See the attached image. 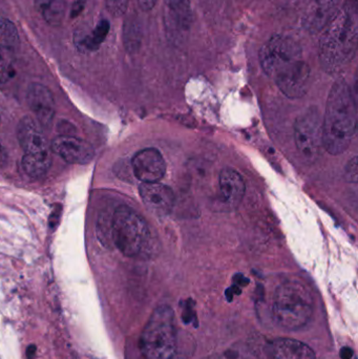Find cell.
I'll use <instances>...</instances> for the list:
<instances>
[{
  "mask_svg": "<svg viewBox=\"0 0 358 359\" xmlns=\"http://www.w3.org/2000/svg\"><path fill=\"white\" fill-rule=\"evenodd\" d=\"M130 0H104L105 6L113 17L123 16L128 8Z\"/></svg>",
  "mask_w": 358,
  "mask_h": 359,
  "instance_id": "22",
  "label": "cell"
},
{
  "mask_svg": "<svg viewBox=\"0 0 358 359\" xmlns=\"http://www.w3.org/2000/svg\"><path fill=\"white\" fill-rule=\"evenodd\" d=\"M158 0H138L139 6L143 12H151L155 8Z\"/></svg>",
  "mask_w": 358,
  "mask_h": 359,
  "instance_id": "26",
  "label": "cell"
},
{
  "mask_svg": "<svg viewBox=\"0 0 358 359\" xmlns=\"http://www.w3.org/2000/svg\"><path fill=\"white\" fill-rule=\"evenodd\" d=\"M0 46L8 52H16L20 46L18 29L8 18H0Z\"/></svg>",
  "mask_w": 358,
  "mask_h": 359,
  "instance_id": "19",
  "label": "cell"
},
{
  "mask_svg": "<svg viewBox=\"0 0 358 359\" xmlns=\"http://www.w3.org/2000/svg\"><path fill=\"white\" fill-rule=\"evenodd\" d=\"M50 151L71 164H86L92 161L95 151L88 141L73 136H59L53 140Z\"/></svg>",
  "mask_w": 358,
  "mask_h": 359,
  "instance_id": "11",
  "label": "cell"
},
{
  "mask_svg": "<svg viewBox=\"0 0 358 359\" xmlns=\"http://www.w3.org/2000/svg\"><path fill=\"white\" fill-rule=\"evenodd\" d=\"M357 109L350 86L340 79L332 86L323 119V147L331 155L347 151L357 133Z\"/></svg>",
  "mask_w": 358,
  "mask_h": 359,
  "instance_id": "3",
  "label": "cell"
},
{
  "mask_svg": "<svg viewBox=\"0 0 358 359\" xmlns=\"http://www.w3.org/2000/svg\"><path fill=\"white\" fill-rule=\"evenodd\" d=\"M319 38L322 69L330 75L340 73L354 58L357 48V17L354 8L346 4L324 27Z\"/></svg>",
  "mask_w": 358,
  "mask_h": 359,
  "instance_id": "2",
  "label": "cell"
},
{
  "mask_svg": "<svg viewBox=\"0 0 358 359\" xmlns=\"http://www.w3.org/2000/svg\"><path fill=\"white\" fill-rule=\"evenodd\" d=\"M17 138L25 157L36 159H52L50 147L35 120L27 116L19 121Z\"/></svg>",
  "mask_w": 358,
  "mask_h": 359,
  "instance_id": "8",
  "label": "cell"
},
{
  "mask_svg": "<svg viewBox=\"0 0 358 359\" xmlns=\"http://www.w3.org/2000/svg\"><path fill=\"white\" fill-rule=\"evenodd\" d=\"M141 198L149 211L158 217L170 215L174 208V194L170 186L157 183H142L140 185Z\"/></svg>",
  "mask_w": 358,
  "mask_h": 359,
  "instance_id": "12",
  "label": "cell"
},
{
  "mask_svg": "<svg viewBox=\"0 0 358 359\" xmlns=\"http://www.w3.org/2000/svg\"><path fill=\"white\" fill-rule=\"evenodd\" d=\"M6 162H8V154H6V149L0 143V168L6 165Z\"/></svg>",
  "mask_w": 358,
  "mask_h": 359,
  "instance_id": "27",
  "label": "cell"
},
{
  "mask_svg": "<svg viewBox=\"0 0 358 359\" xmlns=\"http://www.w3.org/2000/svg\"><path fill=\"white\" fill-rule=\"evenodd\" d=\"M111 236L116 247L126 257L140 255L151 241L146 221L132 207L121 205L111 219Z\"/></svg>",
  "mask_w": 358,
  "mask_h": 359,
  "instance_id": "6",
  "label": "cell"
},
{
  "mask_svg": "<svg viewBox=\"0 0 358 359\" xmlns=\"http://www.w3.org/2000/svg\"><path fill=\"white\" fill-rule=\"evenodd\" d=\"M86 0H76L71 6V11H69V16L71 18H76L81 14L82 11L85 8Z\"/></svg>",
  "mask_w": 358,
  "mask_h": 359,
  "instance_id": "25",
  "label": "cell"
},
{
  "mask_svg": "<svg viewBox=\"0 0 358 359\" xmlns=\"http://www.w3.org/2000/svg\"><path fill=\"white\" fill-rule=\"evenodd\" d=\"M357 157H353L347 164L346 172H345L347 181L350 182V183H357Z\"/></svg>",
  "mask_w": 358,
  "mask_h": 359,
  "instance_id": "24",
  "label": "cell"
},
{
  "mask_svg": "<svg viewBox=\"0 0 358 359\" xmlns=\"http://www.w3.org/2000/svg\"><path fill=\"white\" fill-rule=\"evenodd\" d=\"M340 356L344 359H350L351 356H352V350L349 349V348H344L340 351Z\"/></svg>",
  "mask_w": 358,
  "mask_h": 359,
  "instance_id": "28",
  "label": "cell"
},
{
  "mask_svg": "<svg viewBox=\"0 0 358 359\" xmlns=\"http://www.w3.org/2000/svg\"><path fill=\"white\" fill-rule=\"evenodd\" d=\"M111 25L105 18L100 19L95 25L94 29L90 33L84 32H76L75 44L78 50L83 52H95L98 50L101 44L106 39L109 35Z\"/></svg>",
  "mask_w": 358,
  "mask_h": 359,
  "instance_id": "17",
  "label": "cell"
},
{
  "mask_svg": "<svg viewBox=\"0 0 358 359\" xmlns=\"http://www.w3.org/2000/svg\"><path fill=\"white\" fill-rule=\"evenodd\" d=\"M296 149L306 161L317 159L323 147V120L319 109H307L296 118L294 123Z\"/></svg>",
  "mask_w": 358,
  "mask_h": 359,
  "instance_id": "7",
  "label": "cell"
},
{
  "mask_svg": "<svg viewBox=\"0 0 358 359\" xmlns=\"http://www.w3.org/2000/svg\"><path fill=\"white\" fill-rule=\"evenodd\" d=\"M27 102L41 126H48L55 116V100L50 88L41 83L29 84Z\"/></svg>",
  "mask_w": 358,
  "mask_h": 359,
  "instance_id": "14",
  "label": "cell"
},
{
  "mask_svg": "<svg viewBox=\"0 0 358 359\" xmlns=\"http://www.w3.org/2000/svg\"><path fill=\"white\" fill-rule=\"evenodd\" d=\"M219 182L225 203L231 207L241 204L246 191L245 182L241 175L233 168H224Z\"/></svg>",
  "mask_w": 358,
  "mask_h": 359,
  "instance_id": "15",
  "label": "cell"
},
{
  "mask_svg": "<svg viewBox=\"0 0 358 359\" xmlns=\"http://www.w3.org/2000/svg\"><path fill=\"white\" fill-rule=\"evenodd\" d=\"M273 318L282 328L296 331L308 324L313 301L308 289L298 282H287L277 289L273 299Z\"/></svg>",
  "mask_w": 358,
  "mask_h": 359,
  "instance_id": "4",
  "label": "cell"
},
{
  "mask_svg": "<svg viewBox=\"0 0 358 359\" xmlns=\"http://www.w3.org/2000/svg\"><path fill=\"white\" fill-rule=\"evenodd\" d=\"M36 10L52 27H60L67 13V0H34Z\"/></svg>",
  "mask_w": 358,
  "mask_h": 359,
  "instance_id": "18",
  "label": "cell"
},
{
  "mask_svg": "<svg viewBox=\"0 0 358 359\" xmlns=\"http://www.w3.org/2000/svg\"><path fill=\"white\" fill-rule=\"evenodd\" d=\"M132 172L142 183H157L165 176L166 163L163 156L156 149H145L132 158Z\"/></svg>",
  "mask_w": 358,
  "mask_h": 359,
  "instance_id": "10",
  "label": "cell"
},
{
  "mask_svg": "<svg viewBox=\"0 0 358 359\" xmlns=\"http://www.w3.org/2000/svg\"><path fill=\"white\" fill-rule=\"evenodd\" d=\"M164 19L168 36L181 41L191 31L193 12L191 0H164Z\"/></svg>",
  "mask_w": 358,
  "mask_h": 359,
  "instance_id": "9",
  "label": "cell"
},
{
  "mask_svg": "<svg viewBox=\"0 0 358 359\" xmlns=\"http://www.w3.org/2000/svg\"><path fill=\"white\" fill-rule=\"evenodd\" d=\"M125 31H124V43L126 48L134 50L137 44L139 43L138 29H137L136 23H126Z\"/></svg>",
  "mask_w": 358,
  "mask_h": 359,
  "instance_id": "23",
  "label": "cell"
},
{
  "mask_svg": "<svg viewBox=\"0 0 358 359\" xmlns=\"http://www.w3.org/2000/svg\"><path fill=\"white\" fill-rule=\"evenodd\" d=\"M15 75V69L12 61L8 58L4 48L0 46V84L10 81Z\"/></svg>",
  "mask_w": 358,
  "mask_h": 359,
  "instance_id": "20",
  "label": "cell"
},
{
  "mask_svg": "<svg viewBox=\"0 0 358 359\" xmlns=\"http://www.w3.org/2000/svg\"><path fill=\"white\" fill-rule=\"evenodd\" d=\"M340 1L342 0H310L302 19L304 29L310 34L323 31L340 10Z\"/></svg>",
  "mask_w": 358,
  "mask_h": 359,
  "instance_id": "13",
  "label": "cell"
},
{
  "mask_svg": "<svg viewBox=\"0 0 358 359\" xmlns=\"http://www.w3.org/2000/svg\"><path fill=\"white\" fill-rule=\"evenodd\" d=\"M270 359H317L306 344L292 339H279L271 344Z\"/></svg>",
  "mask_w": 358,
  "mask_h": 359,
  "instance_id": "16",
  "label": "cell"
},
{
  "mask_svg": "<svg viewBox=\"0 0 358 359\" xmlns=\"http://www.w3.org/2000/svg\"><path fill=\"white\" fill-rule=\"evenodd\" d=\"M177 345L174 310L168 306H160L151 314L141 334V353L145 359H172Z\"/></svg>",
  "mask_w": 358,
  "mask_h": 359,
  "instance_id": "5",
  "label": "cell"
},
{
  "mask_svg": "<svg viewBox=\"0 0 358 359\" xmlns=\"http://www.w3.org/2000/svg\"><path fill=\"white\" fill-rule=\"evenodd\" d=\"M206 359H256V358L252 352H250L246 348L233 347L227 350V351L216 354V355L210 356V358Z\"/></svg>",
  "mask_w": 358,
  "mask_h": 359,
  "instance_id": "21",
  "label": "cell"
},
{
  "mask_svg": "<svg viewBox=\"0 0 358 359\" xmlns=\"http://www.w3.org/2000/svg\"><path fill=\"white\" fill-rule=\"evenodd\" d=\"M264 73L288 98H302L308 90L311 69L302 46L294 38L277 34L259 53Z\"/></svg>",
  "mask_w": 358,
  "mask_h": 359,
  "instance_id": "1",
  "label": "cell"
}]
</instances>
